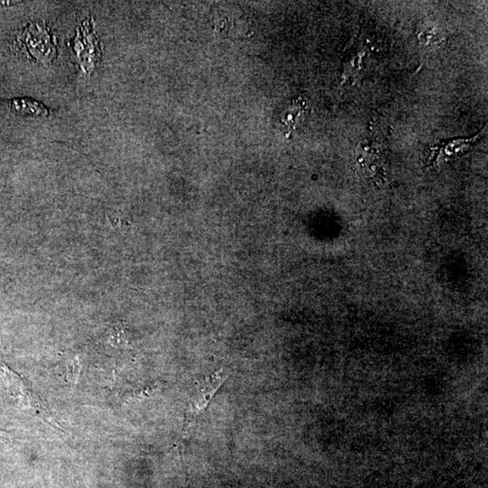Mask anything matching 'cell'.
Wrapping results in <instances>:
<instances>
[{
    "label": "cell",
    "instance_id": "cell-1",
    "mask_svg": "<svg viewBox=\"0 0 488 488\" xmlns=\"http://www.w3.org/2000/svg\"><path fill=\"white\" fill-rule=\"evenodd\" d=\"M0 378L8 394L15 401L18 407L32 412V415L40 417L52 426L57 424L55 418L41 398L29 387L20 375L9 368L4 362H0Z\"/></svg>",
    "mask_w": 488,
    "mask_h": 488
},
{
    "label": "cell",
    "instance_id": "cell-2",
    "mask_svg": "<svg viewBox=\"0 0 488 488\" xmlns=\"http://www.w3.org/2000/svg\"><path fill=\"white\" fill-rule=\"evenodd\" d=\"M228 378L229 373L224 369H220L197 382L196 390L185 410L181 443L187 437L189 429L196 423L197 418L205 412L213 397Z\"/></svg>",
    "mask_w": 488,
    "mask_h": 488
},
{
    "label": "cell",
    "instance_id": "cell-3",
    "mask_svg": "<svg viewBox=\"0 0 488 488\" xmlns=\"http://www.w3.org/2000/svg\"><path fill=\"white\" fill-rule=\"evenodd\" d=\"M73 52L82 73L91 74L96 69L101 60V48L92 20L88 18L80 24L74 39Z\"/></svg>",
    "mask_w": 488,
    "mask_h": 488
},
{
    "label": "cell",
    "instance_id": "cell-4",
    "mask_svg": "<svg viewBox=\"0 0 488 488\" xmlns=\"http://www.w3.org/2000/svg\"><path fill=\"white\" fill-rule=\"evenodd\" d=\"M17 41L34 60L49 64L57 57V48L51 33L44 24L32 23L24 27Z\"/></svg>",
    "mask_w": 488,
    "mask_h": 488
},
{
    "label": "cell",
    "instance_id": "cell-5",
    "mask_svg": "<svg viewBox=\"0 0 488 488\" xmlns=\"http://www.w3.org/2000/svg\"><path fill=\"white\" fill-rule=\"evenodd\" d=\"M355 162L367 178L380 179L384 177V156L375 141H361L355 150Z\"/></svg>",
    "mask_w": 488,
    "mask_h": 488
},
{
    "label": "cell",
    "instance_id": "cell-6",
    "mask_svg": "<svg viewBox=\"0 0 488 488\" xmlns=\"http://www.w3.org/2000/svg\"><path fill=\"white\" fill-rule=\"evenodd\" d=\"M9 107L18 116L31 117V118H45L49 116L48 108L33 99H13L9 101Z\"/></svg>",
    "mask_w": 488,
    "mask_h": 488
},
{
    "label": "cell",
    "instance_id": "cell-7",
    "mask_svg": "<svg viewBox=\"0 0 488 488\" xmlns=\"http://www.w3.org/2000/svg\"><path fill=\"white\" fill-rule=\"evenodd\" d=\"M308 104L305 99L298 97L292 100L284 114L282 122L288 129L289 132L294 131L301 119L307 111Z\"/></svg>",
    "mask_w": 488,
    "mask_h": 488
},
{
    "label": "cell",
    "instance_id": "cell-8",
    "mask_svg": "<svg viewBox=\"0 0 488 488\" xmlns=\"http://www.w3.org/2000/svg\"><path fill=\"white\" fill-rule=\"evenodd\" d=\"M477 138L478 137L468 138V140L459 138V140L444 142V143L431 148V156L438 155L440 153L441 155H444L443 157H452L455 154L464 153L466 150H469Z\"/></svg>",
    "mask_w": 488,
    "mask_h": 488
},
{
    "label": "cell",
    "instance_id": "cell-9",
    "mask_svg": "<svg viewBox=\"0 0 488 488\" xmlns=\"http://www.w3.org/2000/svg\"><path fill=\"white\" fill-rule=\"evenodd\" d=\"M418 40L423 46H434L440 45L445 40L443 29L433 23H423L419 27Z\"/></svg>",
    "mask_w": 488,
    "mask_h": 488
},
{
    "label": "cell",
    "instance_id": "cell-10",
    "mask_svg": "<svg viewBox=\"0 0 488 488\" xmlns=\"http://www.w3.org/2000/svg\"><path fill=\"white\" fill-rule=\"evenodd\" d=\"M111 331L110 339L111 343L115 347H126L128 344V335L126 333L125 326L122 324H118L113 327Z\"/></svg>",
    "mask_w": 488,
    "mask_h": 488
},
{
    "label": "cell",
    "instance_id": "cell-11",
    "mask_svg": "<svg viewBox=\"0 0 488 488\" xmlns=\"http://www.w3.org/2000/svg\"><path fill=\"white\" fill-rule=\"evenodd\" d=\"M17 1L12 2V1H0V6L1 7H6V6H11L14 4H17Z\"/></svg>",
    "mask_w": 488,
    "mask_h": 488
}]
</instances>
